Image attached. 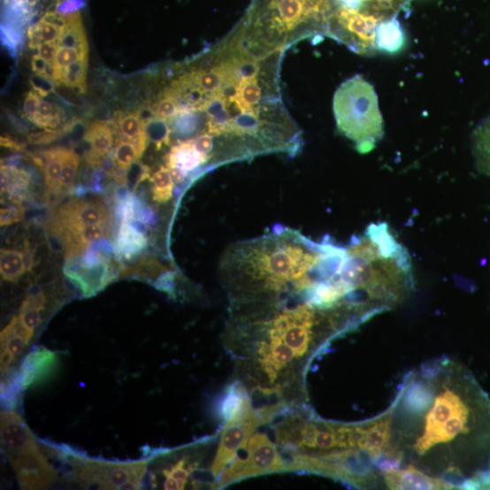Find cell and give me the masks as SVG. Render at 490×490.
Masks as SVG:
<instances>
[{
  "label": "cell",
  "instance_id": "obj_5",
  "mask_svg": "<svg viewBox=\"0 0 490 490\" xmlns=\"http://www.w3.org/2000/svg\"><path fill=\"white\" fill-rule=\"evenodd\" d=\"M333 109L339 131L356 144L361 154L371 152L384 135L377 93L361 75L336 90Z\"/></svg>",
  "mask_w": 490,
  "mask_h": 490
},
{
  "label": "cell",
  "instance_id": "obj_26",
  "mask_svg": "<svg viewBox=\"0 0 490 490\" xmlns=\"http://www.w3.org/2000/svg\"><path fill=\"white\" fill-rule=\"evenodd\" d=\"M88 57L81 58L65 67L58 75L56 83L85 93L87 90V73Z\"/></svg>",
  "mask_w": 490,
  "mask_h": 490
},
{
  "label": "cell",
  "instance_id": "obj_14",
  "mask_svg": "<svg viewBox=\"0 0 490 490\" xmlns=\"http://www.w3.org/2000/svg\"><path fill=\"white\" fill-rule=\"evenodd\" d=\"M58 355L44 346L34 347L19 369L24 390L41 387L55 378L60 369Z\"/></svg>",
  "mask_w": 490,
  "mask_h": 490
},
{
  "label": "cell",
  "instance_id": "obj_32",
  "mask_svg": "<svg viewBox=\"0 0 490 490\" xmlns=\"http://www.w3.org/2000/svg\"><path fill=\"white\" fill-rule=\"evenodd\" d=\"M31 121L46 130H55L62 122V111L47 100H42L36 115Z\"/></svg>",
  "mask_w": 490,
  "mask_h": 490
},
{
  "label": "cell",
  "instance_id": "obj_19",
  "mask_svg": "<svg viewBox=\"0 0 490 490\" xmlns=\"http://www.w3.org/2000/svg\"><path fill=\"white\" fill-rule=\"evenodd\" d=\"M405 44V31L396 16L379 23L375 36L376 50L394 55L399 53Z\"/></svg>",
  "mask_w": 490,
  "mask_h": 490
},
{
  "label": "cell",
  "instance_id": "obj_27",
  "mask_svg": "<svg viewBox=\"0 0 490 490\" xmlns=\"http://www.w3.org/2000/svg\"><path fill=\"white\" fill-rule=\"evenodd\" d=\"M64 149L65 148H57L42 152L46 162L44 174L48 195H57L63 167Z\"/></svg>",
  "mask_w": 490,
  "mask_h": 490
},
{
  "label": "cell",
  "instance_id": "obj_33",
  "mask_svg": "<svg viewBox=\"0 0 490 490\" xmlns=\"http://www.w3.org/2000/svg\"><path fill=\"white\" fill-rule=\"evenodd\" d=\"M145 130L149 142L155 144L157 150L171 145L172 130L168 121L154 118L146 122Z\"/></svg>",
  "mask_w": 490,
  "mask_h": 490
},
{
  "label": "cell",
  "instance_id": "obj_8",
  "mask_svg": "<svg viewBox=\"0 0 490 490\" xmlns=\"http://www.w3.org/2000/svg\"><path fill=\"white\" fill-rule=\"evenodd\" d=\"M58 460L68 464L70 479L80 486L99 489H142L150 459L109 462L90 459L70 446L62 445Z\"/></svg>",
  "mask_w": 490,
  "mask_h": 490
},
{
  "label": "cell",
  "instance_id": "obj_15",
  "mask_svg": "<svg viewBox=\"0 0 490 490\" xmlns=\"http://www.w3.org/2000/svg\"><path fill=\"white\" fill-rule=\"evenodd\" d=\"M34 331L26 327L19 315L13 318L3 330L2 335V376L9 374L18 359L32 341Z\"/></svg>",
  "mask_w": 490,
  "mask_h": 490
},
{
  "label": "cell",
  "instance_id": "obj_17",
  "mask_svg": "<svg viewBox=\"0 0 490 490\" xmlns=\"http://www.w3.org/2000/svg\"><path fill=\"white\" fill-rule=\"evenodd\" d=\"M210 161L211 158L202 155L194 148L190 139L178 142L165 157V165L168 168L179 169L187 177Z\"/></svg>",
  "mask_w": 490,
  "mask_h": 490
},
{
  "label": "cell",
  "instance_id": "obj_6",
  "mask_svg": "<svg viewBox=\"0 0 490 490\" xmlns=\"http://www.w3.org/2000/svg\"><path fill=\"white\" fill-rule=\"evenodd\" d=\"M219 414L225 424L211 467L214 481L236 458L239 450L247 447L259 427L272 422L268 410L264 406L254 407L248 390L234 379L220 402Z\"/></svg>",
  "mask_w": 490,
  "mask_h": 490
},
{
  "label": "cell",
  "instance_id": "obj_45",
  "mask_svg": "<svg viewBox=\"0 0 490 490\" xmlns=\"http://www.w3.org/2000/svg\"><path fill=\"white\" fill-rule=\"evenodd\" d=\"M2 147L16 152H26L22 145L8 136H2Z\"/></svg>",
  "mask_w": 490,
  "mask_h": 490
},
{
  "label": "cell",
  "instance_id": "obj_2",
  "mask_svg": "<svg viewBox=\"0 0 490 490\" xmlns=\"http://www.w3.org/2000/svg\"><path fill=\"white\" fill-rule=\"evenodd\" d=\"M333 239L315 242L286 228L241 241L225 252L222 284L230 302L305 295L329 281Z\"/></svg>",
  "mask_w": 490,
  "mask_h": 490
},
{
  "label": "cell",
  "instance_id": "obj_10",
  "mask_svg": "<svg viewBox=\"0 0 490 490\" xmlns=\"http://www.w3.org/2000/svg\"><path fill=\"white\" fill-rule=\"evenodd\" d=\"M380 14L338 8L333 14L331 37L343 42L358 54H371L376 50L375 36Z\"/></svg>",
  "mask_w": 490,
  "mask_h": 490
},
{
  "label": "cell",
  "instance_id": "obj_38",
  "mask_svg": "<svg viewBox=\"0 0 490 490\" xmlns=\"http://www.w3.org/2000/svg\"><path fill=\"white\" fill-rule=\"evenodd\" d=\"M54 81L39 74H34L30 79V84L34 91H36L42 96H47L54 92Z\"/></svg>",
  "mask_w": 490,
  "mask_h": 490
},
{
  "label": "cell",
  "instance_id": "obj_35",
  "mask_svg": "<svg viewBox=\"0 0 490 490\" xmlns=\"http://www.w3.org/2000/svg\"><path fill=\"white\" fill-rule=\"evenodd\" d=\"M88 54L89 51H81L77 49L58 48L52 62L55 69L54 82L56 83L58 75L65 67L88 57Z\"/></svg>",
  "mask_w": 490,
  "mask_h": 490
},
{
  "label": "cell",
  "instance_id": "obj_20",
  "mask_svg": "<svg viewBox=\"0 0 490 490\" xmlns=\"http://www.w3.org/2000/svg\"><path fill=\"white\" fill-rule=\"evenodd\" d=\"M57 43L58 48L89 51L87 34L80 11L65 16Z\"/></svg>",
  "mask_w": 490,
  "mask_h": 490
},
{
  "label": "cell",
  "instance_id": "obj_16",
  "mask_svg": "<svg viewBox=\"0 0 490 490\" xmlns=\"http://www.w3.org/2000/svg\"><path fill=\"white\" fill-rule=\"evenodd\" d=\"M85 142L90 146L85 159L92 167L103 165L113 146V129L110 124L103 121H96L87 130L84 135Z\"/></svg>",
  "mask_w": 490,
  "mask_h": 490
},
{
  "label": "cell",
  "instance_id": "obj_7",
  "mask_svg": "<svg viewBox=\"0 0 490 490\" xmlns=\"http://www.w3.org/2000/svg\"><path fill=\"white\" fill-rule=\"evenodd\" d=\"M2 449L23 489H43L57 479L23 417L15 410L2 413Z\"/></svg>",
  "mask_w": 490,
  "mask_h": 490
},
{
  "label": "cell",
  "instance_id": "obj_3",
  "mask_svg": "<svg viewBox=\"0 0 490 490\" xmlns=\"http://www.w3.org/2000/svg\"><path fill=\"white\" fill-rule=\"evenodd\" d=\"M341 278L369 302L388 311L415 288L411 257L387 223H373L346 247Z\"/></svg>",
  "mask_w": 490,
  "mask_h": 490
},
{
  "label": "cell",
  "instance_id": "obj_13",
  "mask_svg": "<svg viewBox=\"0 0 490 490\" xmlns=\"http://www.w3.org/2000/svg\"><path fill=\"white\" fill-rule=\"evenodd\" d=\"M111 224L109 210L101 201L75 198L57 210L49 228Z\"/></svg>",
  "mask_w": 490,
  "mask_h": 490
},
{
  "label": "cell",
  "instance_id": "obj_1",
  "mask_svg": "<svg viewBox=\"0 0 490 490\" xmlns=\"http://www.w3.org/2000/svg\"><path fill=\"white\" fill-rule=\"evenodd\" d=\"M397 468L413 469L442 489H490V396L451 358L410 371L390 405Z\"/></svg>",
  "mask_w": 490,
  "mask_h": 490
},
{
  "label": "cell",
  "instance_id": "obj_42",
  "mask_svg": "<svg viewBox=\"0 0 490 490\" xmlns=\"http://www.w3.org/2000/svg\"><path fill=\"white\" fill-rule=\"evenodd\" d=\"M42 0H5V3L12 7L26 9L30 11H34V8L36 7ZM65 0H56V7Z\"/></svg>",
  "mask_w": 490,
  "mask_h": 490
},
{
  "label": "cell",
  "instance_id": "obj_18",
  "mask_svg": "<svg viewBox=\"0 0 490 490\" xmlns=\"http://www.w3.org/2000/svg\"><path fill=\"white\" fill-rule=\"evenodd\" d=\"M148 244L146 234L138 232L127 221L121 220L114 248V254L119 261L131 260L142 254L148 248Z\"/></svg>",
  "mask_w": 490,
  "mask_h": 490
},
{
  "label": "cell",
  "instance_id": "obj_12",
  "mask_svg": "<svg viewBox=\"0 0 490 490\" xmlns=\"http://www.w3.org/2000/svg\"><path fill=\"white\" fill-rule=\"evenodd\" d=\"M64 273L85 298L97 295L120 274L111 258L96 264H86L81 256L65 260Z\"/></svg>",
  "mask_w": 490,
  "mask_h": 490
},
{
  "label": "cell",
  "instance_id": "obj_9",
  "mask_svg": "<svg viewBox=\"0 0 490 490\" xmlns=\"http://www.w3.org/2000/svg\"><path fill=\"white\" fill-rule=\"evenodd\" d=\"M244 458H235L215 480L211 488L222 489L254 477L289 472V463L276 443L256 432L244 448Z\"/></svg>",
  "mask_w": 490,
  "mask_h": 490
},
{
  "label": "cell",
  "instance_id": "obj_25",
  "mask_svg": "<svg viewBox=\"0 0 490 490\" xmlns=\"http://www.w3.org/2000/svg\"><path fill=\"white\" fill-rule=\"evenodd\" d=\"M26 256L17 249H2L0 273L6 282L17 283L27 271Z\"/></svg>",
  "mask_w": 490,
  "mask_h": 490
},
{
  "label": "cell",
  "instance_id": "obj_22",
  "mask_svg": "<svg viewBox=\"0 0 490 490\" xmlns=\"http://www.w3.org/2000/svg\"><path fill=\"white\" fill-rule=\"evenodd\" d=\"M31 178L27 172L15 165L2 164V194L22 201L29 194Z\"/></svg>",
  "mask_w": 490,
  "mask_h": 490
},
{
  "label": "cell",
  "instance_id": "obj_44",
  "mask_svg": "<svg viewBox=\"0 0 490 490\" xmlns=\"http://www.w3.org/2000/svg\"><path fill=\"white\" fill-rule=\"evenodd\" d=\"M50 62H48L40 55H34L31 60L32 72L34 74L44 75L48 65Z\"/></svg>",
  "mask_w": 490,
  "mask_h": 490
},
{
  "label": "cell",
  "instance_id": "obj_37",
  "mask_svg": "<svg viewBox=\"0 0 490 490\" xmlns=\"http://www.w3.org/2000/svg\"><path fill=\"white\" fill-rule=\"evenodd\" d=\"M126 187L134 193L140 184L151 179L150 168L149 165L136 162L126 171Z\"/></svg>",
  "mask_w": 490,
  "mask_h": 490
},
{
  "label": "cell",
  "instance_id": "obj_29",
  "mask_svg": "<svg viewBox=\"0 0 490 490\" xmlns=\"http://www.w3.org/2000/svg\"><path fill=\"white\" fill-rule=\"evenodd\" d=\"M152 188L153 201L157 203H165L172 196L174 182L166 165H162L149 180Z\"/></svg>",
  "mask_w": 490,
  "mask_h": 490
},
{
  "label": "cell",
  "instance_id": "obj_11",
  "mask_svg": "<svg viewBox=\"0 0 490 490\" xmlns=\"http://www.w3.org/2000/svg\"><path fill=\"white\" fill-rule=\"evenodd\" d=\"M211 440L207 439L204 442H199L185 447L179 450L160 449L164 462L158 468L152 471L150 476H157L163 479L162 486L166 490L185 489L193 475L199 471L207 453V447Z\"/></svg>",
  "mask_w": 490,
  "mask_h": 490
},
{
  "label": "cell",
  "instance_id": "obj_41",
  "mask_svg": "<svg viewBox=\"0 0 490 490\" xmlns=\"http://www.w3.org/2000/svg\"><path fill=\"white\" fill-rule=\"evenodd\" d=\"M339 8L347 9V10H355L361 11L364 4L367 3H379V5H384L388 4V0H336Z\"/></svg>",
  "mask_w": 490,
  "mask_h": 490
},
{
  "label": "cell",
  "instance_id": "obj_40",
  "mask_svg": "<svg viewBox=\"0 0 490 490\" xmlns=\"http://www.w3.org/2000/svg\"><path fill=\"white\" fill-rule=\"evenodd\" d=\"M42 100L36 91H30L27 94L23 103V111L28 119L31 120L36 115Z\"/></svg>",
  "mask_w": 490,
  "mask_h": 490
},
{
  "label": "cell",
  "instance_id": "obj_30",
  "mask_svg": "<svg viewBox=\"0 0 490 490\" xmlns=\"http://www.w3.org/2000/svg\"><path fill=\"white\" fill-rule=\"evenodd\" d=\"M23 391L19 371H12L3 377L2 405L5 410H15L21 400Z\"/></svg>",
  "mask_w": 490,
  "mask_h": 490
},
{
  "label": "cell",
  "instance_id": "obj_34",
  "mask_svg": "<svg viewBox=\"0 0 490 490\" xmlns=\"http://www.w3.org/2000/svg\"><path fill=\"white\" fill-rule=\"evenodd\" d=\"M2 226H9L21 222L25 218L26 210L22 202L8 196H2Z\"/></svg>",
  "mask_w": 490,
  "mask_h": 490
},
{
  "label": "cell",
  "instance_id": "obj_43",
  "mask_svg": "<svg viewBox=\"0 0 490 490\" xmlns=\"http://www.w3.org/2000/svg\"><path fill=\"white\" fill-rule=\"evenodd\" d=\"M58 46L57 42L42 43L39 50V55L48 62H53Z\"/></svg>",
  "mask_w": 490,
  "mask_h": 490
},
{
  "label": "cell",
  "instance_id": "obj_4",
  "mask_svg": "<svg viewBox=\"0 0 490 490\" xmlns=\"http://www.w3.org/2000/svg\"><path fill=\"white\" fill-rule=\"evenodd\" d=\"M284 414L273 432L279 449L288 454L361 450L369 455L368 419L359 423L327 421L307 405L289 409Z\"/></svg>",
  "mask_w": 490,
  "mask_h": 490
},
{
  "label": "cell",
  "instance_id": "obj_36",
  "mask_svg": "<svg viewBox=\"0 0 490 490\" xmlns=\"http://www.w3.org/2000/svg\"><path fill=\"white\" fill-rule=\"evenodd\" d=\"M155 112L156 118L169 121L179 113V106L172 96L162 93L154 106L151 107Z\"/></svg>",
  "mask_w": 490,
  "mask_h": 490
},
{
  "label": "cell",
  "instance_id": "obj_28",
  "mask_svg": "<svg viewBox=\"0 0 490 490\" xmlns=\"http://www.w3.org/2000/svg\"><path fill=\"white\" fill-rule=\"evenodd\" d=\"M80 162V158L73 149L65 148L57 195L74 192V185Z\"/></svg>",
  "mask_w": 490,
  "mask_h": 490
},
{
  "label": "cell",
  "instance_id": "obj_23",
  "mask_svg": "<svg viewBox=\"0 0 490 490\" xmlns=\"http://www.w3.org/2000/svg\"><path fill=\"white\" fill-rule=\"evenodd\" d=\"M472 154L478 170L490 177V117L472 134Z\"/></svg>",
  "mask_w": 490,
  "mask_h": 490
},
{
  "label": "cell",
  "instance_id": "obj_39",
  "mask_svg": "<svg viewBox=\"0 0 490 490\" xmlns=\"http://www.w3.org/2000/svg\"><path fill=\"white\" fill-rule=\"evenodd\" d=\"M61 134V131L45 129L42 132L30 134L27 142L33 145H46L54 142Z\"/></svg>",
  "mask_w": 490,
  "mask_h": 490
},
{
  "label": "cell",
  "instance_id": "obj_24",
  "mask_svg": "<svg viewBox=\"0 0 490 490\" xmlns=\"http://www.w3.org/2000/svg\"><path fill=\"white\" fill-rule=\"evenodd\" d=\"M169 126L172 134L180 137L181 140L193 138L200 134V132L204 127V118L200 111H180L176 116L171 119Z\"/></svg>",
  "mask_w": 490,
  "mask_h": 490
},
{
  "label": "cell",
  "instance_id": "obj_21",
  "mask_svg": "<svg viewBox=\"0 0 490 490\" xmlns=\"http://www.w3.org/2000/svg\"><path fill=\"white\" fill-rule=\"evenodd\" d=\"M145 122L134 113H120L117 119L116 128L121 139L134 143L140 152L144 154L149 144V137L145 130Z\"/></svg>",
  "mask_w": 490,
  "mask_h": 490
},
{
  "label": "cell",
  "instance_id": "obj_31",
  "mask_svg": "<svg viewBox=\"0 0 490 490\" xmlns=\"http://www.w3.org/2000/svg\"><path fill=\"white\" fill-rule=\"evenodd\" d=\"M142 156L134 143L121 139L114 150L112 162L116 169L126 172Z\"/></svg>",
  "mask_w": 490,
  "mask_h": 490
}]
</instances>
